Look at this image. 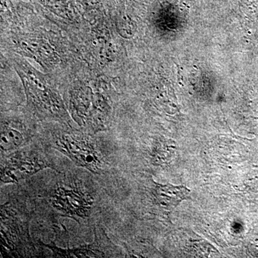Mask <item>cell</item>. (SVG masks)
I'll return each instance as SVG.
<instances>
[{
	"label": "cell",
	"mask_w": 258,
	"mask_h": 258,
	"mask_svg": "<svg viewBox=\"0 0 258 258\" xmlns=\"http://www.w3.org/2000/svg\"><path fill=\"white\" fill-rule=\"evenodd\" d=\"M154 196L158 206L168 213L176 208L189 196L190 190L184 186L160 184L154 183Z\"/></svg>",
	"instance_id": "cell-4"
},
{
	"label": "cell",
	"mask_w": 258,
	"mask_h": 258,
	"mask_svg": "<svg viewBox=\"0 0 258 258\" xmlns=\"http://www.w3.org/2000/svg\"><path fill=\"white\" fill-rule=\"evenodd\" d=\"M55 149L69 157L74 164L93 174H100L103 160L96 146L87 137L79 134H66L55 142Z\"/></svg>",
	"instance_id": "cell-1"
},
{
	"label": "cell",
	"mask_w": 258,
	"mask_h": 258,
	"mask_svg": "<svg viewBox=\"0 0 258 258\" xmlns=\"http://www.w3.org/2000/svg\"><path fill=\"white\" fill-rule=\"evenodd\" d=\"M50 203L62 215L80 222L90 216L93 200L89 194L79 186L60 184L54 189Z\"/></svg>",
	"instance_id": "cell-2"
},
{
	"label": "cell",
	"mask_w": 258,
	"mask_h": 258,
	"mask_svg": "<svg viewBox=\"0 0 258 258\" xmlns=\"http://www.w3.org/2000/svg\"><path fill=\"white\" fill-rule=\"evenodd\" d=\"M44 246L50 249L53 252L54 257L61 258L74 257H109L108 254L105 253L101 247V244L96 239L93 243L86 244L76 248L63 249L57 247L54 244H45Z\"/></svg>",
	"instance_id": "cell-5"
},
{
	"label": "cell",
	"mask_w": 258,
	"mask_h": 258,
	"mask_svg": "<svg viewBox=\"0 0 258 258\" xmlns=\"http://www.w3.org/2000/svg\"><path fill=\"white\" fill-rule=\"evenodd\" d=\"M48 167L52 166L36 154L27 152L14 153L2 164V184L18 182Z\"/></svg>",
	"instance_id": "cell-3"
},
{
	"label": "cell",
	"mask_w": 258,
	"mask_h": 258,
	"mask_svg": "<svg viewBox=\"0 0 258 258\" xmlns=\"http://www.w3.org/2000/svg\"><path fill=\"white\" fill-rule=\"evenodd\" d=\"M28 137L23 129L15 123H5L2 125L0 147L3 152L17 150L28 142Z\"/></svg>",
	"instance_id": "cell-6"
}]
</instances>
